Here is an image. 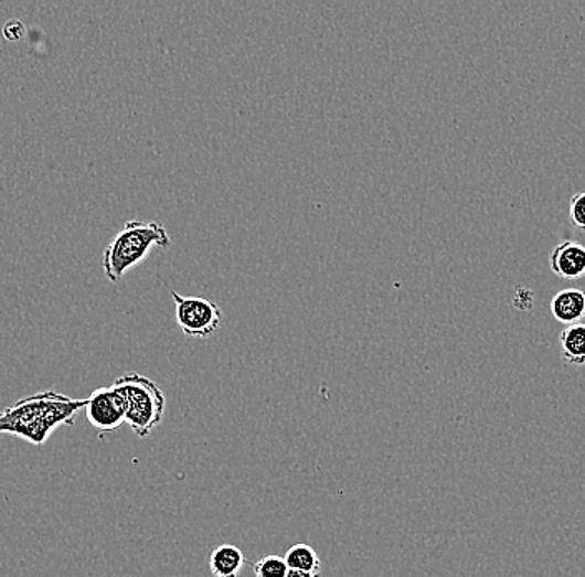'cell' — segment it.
I'll list each match as a JSON object with an SVG mask.
<instances>
[{
	"mask_svg": "<svg viewBox=\"0 0 585 577\" xmlns=\"http://www.w3.org/2000/svg\"><path fill=\"white\" fill-rule=\"evenodd\" d=\"M176 301L177 323L190 338H210L223 323V311L219 304L206 298L182 297L172 291Z\"/></svg>",
	"mask_w": 585,
	"mask_h": 577,
	"instance_id": "277c9868",
	"label": "cell"
},
{
	"mask_svg": "<svg viewBox=\"0 0 585 577\" xmlns=\"http://www.w3.org/2000/svg\"><path fill=\"white\" fill-rule=\"evenodd\" d=\"M85 416L94 428L115 431L127 419V402L114 385L104 386L88 396Z\"/></svg>",
	"mask_w": 585,
	"mask_h": 577,
	"instance_id": "5b68a950",
	"label": "cell"
},
{
	"mask_svg": "<svg viewBox=\"0 0 585 577\" xmlns=\"http://www.w3.org/2000/svg\"><path fill=\"white\" fill-rule=\"evenodd\" d=\"M532 303H534V295L531 290H524V288H518L514 295V304L519 310H531Z\"/></svg>",
	"mask_w": 585,
	"mask_h": 577,
	"instance_id": "5bb4252c",
	"label": "cell"
},
{
	"mask_svg": "<svg viewBox=\"0 0 585 577\" xmlns=\"http://www.w3.org/2000/svg\"><path fill=\"white\" fill-rule=\"evenodd\" d=\"M285 563L288 569L305 570V573L318 574L320 576L321 560L317 551L308 544H295L285 554Z\"/></svg>",
	"mask_w": 585,
	"mask_h": 577,
	"instance_id": "30bf717a",
	"label": "cell"
},
{
	"mask_svg": "<svg viewBox=\"0 0 585 577\" xmlns=\"http://www.w3.org/2000/svg\"><path fill=\"white\" fill-rule=\"evenodd\" d=\"M172 244L166 226L159 222H140L131 220L115 235L114 241L104 252L105 277L110 284H117L121 278L149 257L153 247L167 248Z\"/></svg>",
	"mask_w": 585,
	"mask_h": 577,
	"instance_id": "7a4b0ae2",
	"label": "cell"
},
{
	"mask_svg": "<svg viewBox=\"0 0 585 577\" xmlns=\"http://www.w3.org/2000/svg\"><path fill=\"white\" fill-rule=\"evenodd\" d=\"M245 564L242 549L233 544L215 547L210 556V570L213 577H238Z\"/></svg>",
	"mask_w": 585,
	"mask_h": 577,
	"instance_id": "ba28073f",
	"label": "cell"
},
{
	"mask_svg": "<svg viewBox=\"0 0 585 577\" xmlns=\"http://www.w3.org/2000/svg\"><path fill=\"white\" fill-rule=\"evenodd\" d=\"M568 218L577 228L585 229V192L572 196L568 202Z\"/></svg>",
	"mask_w": 585,
	"mask_h": 577,
	"instance_id": "7c38bea8",
	"label": "cell"
},
{
	"mask_svg": "<svg viewBox=\"0 0 585 577\" xmlns=\"http://www.w3.org/2000/svg\"><path fill=\"white\" fill-rule=\"evenodd\" d=\"M2 35L8 39L9 42H19L25 35L24 22L19 19H11L6 22L4 29H2Z\"/></svg>",
	"mask_w": 585,
	"mask_h": 577,
	"instance_id": "4fadbf2b",
	"label": "cell"
},
{
	"mask_svg": "<svg viewBox=\"0 0 585 577\" xmlns=\"http://www.w3.org/2000/svg\"><path fill=\"white\" fill-rule=\"evenodd\" d=\"M115 388L127 402V423L138 438H147L166 415V395L152 380L128 373L115 380Z\"/></svg>",
	"mask_w": 585,
	"mask_h": 577,
	"instance_id": "3957f363",
	"label": "cell"
},
{
	"mask_svg": "<svg viewBox=\"0 0 585 577\" xmlns=\"http://www.w3.org/2000/svg\"><path fill=\"white\" fill-rule=\"evenodd\" d=\"M288 570L285 557L275 556V554L262 557V559L256 560L255 566H253L255 577H286Z\"/></svg>",
	"mask_w": 585,
	"mask_h": 577,
	"instance_id": "8fae6325",
	"label": "cell"
},
{
	"mask_svg": "<svg viewBox=\"0 0 585 577\" xmlns=\"http://www.w3.org/2000/svg\"><path fill=\"white\" fill-rule=\"evenodd\" d=\"M562 360L565 365H585V323L571 324L561 331Z\"/></svg>",
	"mask_w": 585,
	"mask_h": 577,
	"instance_id": "9c48e42d",
	"label": "cell"
},
{
	"mask_svg": "<svg viewBox=\"0 0 585 577\" xmlns=\"http://www.w3.org/2000/svg\"><path fill=\"white\" fill-rule=\"evenodd\" d=\"M552 274L564 280L585 277V247L574 241H564L554 247L549 257Z\"/></svg>",
	"mask_w": 585,
	"mask_h": 577,
	"instance_id": "8992f818",
	"label": "cell"
},
{
	"mask_svg": "<svg viewBox=\"0 0 585 577\" xmlns=\"http://www.w3.org/2000/svg\"><path fill=\"white\" fill-rule=\"evenodd\" d=\"M551 313L559 323L571 327L585 320V290L565 288L552 297Z\"/></svg>",
	"mask_w": 585,
	"mask_h": 577,
	"instance_id": "52a82bcc",
	"label": "cell"
},
{
	"mask_svg": "<svg viewBox=\"0 0 585 577\" xmlns=\"http://www.w3.org/2000/svg\"><path fill=\"white\" fill-rule=\"evenodd\" d=\"M87 399H74L55 392L38 393L0 412V435H12L44 446L61 426H72Z\"/></svg>",
	"mask_w": 585,
	"mask_h": 577,
	"instance_id": "6da1fadb",
	"label": "cell"
},
{
	"mask_svg": "<svg viewBox=\"0 0 585 577\" xmlns=\"http://www.w3.org/2000/svg\"><path fill=\"white\" fill-rule=\"evenodd\" d=\"M286 577H320L318 574L305 573V570L289 569Z\"/></svg>",
	"mask_w": 585,
	"mask_h": 577,
	"instance_id": "9a60e30c",
	"label": "cell"
}]
</instances>
